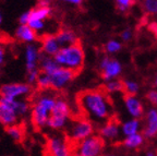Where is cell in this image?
<instances>
[{
  "mask_svg": "<svg viewBox=\"0 0 157 156\" xmlns=\"http://www.w3.org/2000/svg\"><path fill=\"white\" fill-rule=\"evenodd\" d=\"M105 149V140L98 135H92L76 144L73 156H101Z\"/></svg>",
  "mask_w": 157,
  "mask_h": 156,
  "instance_id": "6",
  "label": "cell"
},
{
  "mask_svg": "<svg viewBox=\"0 0 157 156\" xmlns=\"http://www.w3.org/2000/svg\"><path fill=\"white\" fill-rule=\"evenodd\" d=\"M99 70L101 76L105 82L116 80L122 72V64L120 61L109 56H104L99 61Z\"/></svg>",
  "mask_w": 157,
  "mask_h": 156,
  "instance_id": "9",
  "label": "cell"
},
{
  "mask_svg": "<svg viewBox=\"0 0 157 156\" xmlns=\"http://www.w3.org/2000/svg\"><path fill=\"white\" fill-rule=\"evenodd\" d=\"M143 129V124L141 122V119H131L122 122L121 124V133L124 135V138L130 137L133 134L141 133V130Z\"/></svg>",
  "mask_w": 157,
  "mask_h": 156,
  "instance_id": "20",
  "label": "cell"
},
{
  "mask_svg": "<svg viewBox=\"0 0 157 156\" xmlns=\"http://www.w3.org/2000/svg\"><path fill=\"white\" fill-rule=\"evenodd\" d=\"M70 115H71V108H70L69 103L63 98L58 97L50 118H49L47 127L54 131H60V130L66 129L70 123Z\"/></svg>",
  "mask_w": 157,
  "mask_h": 156,
  "instance_id": "4",
  "label": "cell"
},
{
  "mask_svg": "<svg viewBox=\"0 0 157 156\" xmlns=\"http://www.w3.org/2000/svg\"><path fill=\"white\" fill-rule=\"evenodd\" d=\"M78 104L84 117L93 123L101 126L113 118V108L111 100L101 90H87L80 93Z\"/></svg>",
  "mask_w": 157,
  "mask_h": 156,
  "instance_id": "1",
  "label": "cell"
},
{
  "mask_svg": "<svg viewBox=\"0 0 157 156\" xmlns=\"http://www.w3.org/2000/svg\"><path fill=\"white\" fill-rule=\"evenodd\" d=\"M142 7L148 14H157V0H145L143 1Z\"/></svg>",
  "mask_w": 157,
  "mask_h": 156,
  "instance_id": "30",
  "label": "cell"
},
{
  "mask_svg": "<svg viewBox=\"0 0 157 156\" xmlns=\"http://www.w3.org/2000/svg\"><path fill=\"white\" fill-rule=\"evenodd\" d=\"M0 66H1V64H0Z\"/></svg>",
  "mask_w": 157,
  "mask_h": 156,
  "instance_id": "43",
  "label": "cell"
},
{
  "mask_svg": "<svg viewBox=\"0 0 157 156\" xmlns=\"http://www.w3.org/2000/svg\"><path fill=\"white\" fill-rule=\"evenodd\" d=\"M19 116L14 111L9 99L0 96V124L9 128L14 124H19Z\"/></svg>",
  "mask_w": 157,
  "mask_h": 156,
  "instance_id": "12",
  "label": "cell"
},
{
  "mask_svg": "<svg viewBox=\"0 0 157 156\" xmlns=\"http://www.w3.org/2000/svg\"><path fill=\"white\" fill-rule=\"evenodd\" d=\"M2 23V14H1V11H0V25Z\"/></svg>",
  "mask_w": 157,
  "mask_h": 156,
  "instance_id": "39",
  "label": "cell"
},
{
  "mask_svg": "<svg viewBox=\"0 0 157 156\" xmlns=\"http://www.w3.org/2000/svg\"><path fill=\"white\" fill-rule=\"evenodd\" d=\"M101 156H115L113 154H106V155H101Z\"/></svg>",
  "mask_w": 157,
  "mask_h": 156,
  "instance_id": "42",
  "label": "cell"
},
{
  "mask_svg": "<svg viewBox=\"0 0 157 156\" xmlns=\"http://www.w3.org/2000/svg\"><path fill=\"white\" fill-rule=\"evenodd\" d=\"M6 58V51H5V47L3 45L0 43V64H3V61H5Z\"/></svg>",
  "mask_w": 157,
  "mask_h": 156,
  "instance_id": "35",
  "label": "cell"
},
{
  "mask_svg": "<svg viewBox=\"0 0 157 156\" xmlns=\"http://www.w3.org/2000/svg\"><path fill=\"white\" fill-rule=\"evenodd\" d=\"M37 88L42 91H49V88H52V81H50V76L48 74L42 73L39 74L38 80L36 83Z\"/></svg>",
  "mask_w": 157,
  "mask_h": 156,
  "instance_id": "28",
  "label": "cell"
},
{
  "mask_svg": "<svg viewBox=\"0 0 157 156\" xmlns=\"http://www.w3.org/2000/svg\"><path fill=\"white\" fill-rule=\"evenodd\" d=\"M123 91L127 93L125 95L135 96L140 91V85L139 83L133 80H124L123 81Z\"/></svg>",
  "mask_w": 157,
  "mask_h": 156,
  "instance_id": "26",
  "label": "cell"
},
{
  "mask_svg": "<svg viewBox=\"0 0 157 156\" xmlns=\"http://www.w3.org/2000/svg\"><path fill=\"white\" fill-rule=\"evenodd\" d=\"M66 2L69 3V5L76 6V7H78V6H81L82 3H83V1H82V0H68V1H66Z\"/></svg>",
  "mask_w": 157,
  "mask_h": 156,
  "instance_id": "37",
  "label": "cell"
},
{
  "mask_svg": "<svg viewBox=\"0 0 157 156\" xmlns=\"http://www.w3.org/2000/svg\"><path fill=\"white\" fill-rule=\"evenodd\" d=\"M132 36H133V32H132V29H124L120 34V38L122 39L123 41H131Z\"/></svg>",
  "mask_w": 157,
  "mask_h": 156,
  "instance_id": "33",
  "label": "cell"
},
{
  "mask_svg": "<svg viewBox=\"0 0 157 156\" xmlns=\"http://www.w3.org/2000/svg\"><path fill=\"white\" fill-rule=\"evenodd\" d=\"M32 93V86L26 82L5 83L0 86V96L8 99H22Z\"/></svg>",
  "mask_w": 157,
  "mask_h": 156,
  "instance_id": "7",
  "label": "cell"
},
{
  "mask_svg": "<svg viewBox=\"0 0 157 156\" xmlns=\"http://www.w3.org/2000/svg\"><path fill=\"white\" fill-rule=\"evenodd\" d=\"M146 99L154 108L157 107V90H151L146 93Z\"/></svg>",
  "mask_w": 157,
  "mask_h": 156,
  "instance_id": "32",
  "label": "cell"
},
{
  "mask_svg": "<svg viewBox=\"0 0 157 156\" xmlns=\"http://www.w3.org/2000/svg\"><path fill=\"white\" fill-rule=\"evenodd\" d=\"M43 54L40 48L36 44L26 45L24 49V64L27 71H33L39 69V62Z\"/></svg>",
  "mask_w": 157,
  "mask_h": 156,
  "instance_id": "13",
  "label": "cell"
},
{
  "mask_svg": "<svg viewBox=\"0 0 157 156\" xmlns=\"http://www.w3.org/2000/svg\"><path fill=\"white\" fill-rule=\"evenodd\" d=\"M14 37L21 43H24L26 45L35 44L37 41V33L34 29H31L29 25H20L15 29Z\"/></svg>",
  "mask_w": 157,
  "mask_h": 156,
  "instance_id": "18",
  "label": "cell"
},
{
  "mask_svg": "<svg viewBox=\"0 0 157 156\" xmlns=\"http://www.w3.org/2000/svg\"><path fill=\"white\" fill-rule=\"evenodd\" d=\"M122 49V44L121 41L117 39H109L105 44V51L108 55H115Z\"/></svg>",
  "mask_w": 157,
  "mask_h": 156,
  "instance_id": "27",
  "label": "cell"
},
{
  "mask_svg": "<svg viewBox=\"0 0 157 156\" xmlns=\"http://www.w3.org/2000/svg\"><path fill=\"white\" fill-rule=\"evenodd\" d=\"M146 156H157V153H155V152H147Z\"/></svg>",
  "mask_w": 157,
  "mask_h": 156,
  "instance_id": "38",
  "label": "cell"
},
{
  "mask_svg": "<svg viewBox=\"0 0 157 156\" xmlns=\"http://www.w3.org/2000/svg\"><path fill=\"white\" fill-rule=\"evenodd\" d=\"M94 130L95 127L93 122L86 118H83V119H75L70 122L67 128V133L71 141L80 143L87 138L94 135Z\"/></svg>",
  "mask_w": 157,
  "mask_h": 156,
  "instance_id": "5",
  "label": "cell"
},
{
  "mask_svg": "<svg viewBox=\"0 0 157 156\" xmlns=\"http://www.w3.org/2000/svg\"><path fill=\"white\" fill-rule=\"evenodd\" d=\"M99 137L104 139L105 141H116L119 139L121 134V124L116 119L111 118L110 120H108L106 123L101 124L98 130Z\"/></svg>",
  "mask_w": 157,
  "mask_h": 156,
  "instance_id": "14",
  "label": "cell"
},
{
  "mask_svg": "<svg viewBox=\"0 0 157 156\" xmlns=\"http://www.w3.org/2000/svg\"><path fill=\"white\" fill-rule=\"evenodd\" d=\"M52 13V7H38L35 6L29 10V26L33 29L36 33H40L45 29L46 20L50 18Z\"/></svg>",
  "mask_w": 157,
  "mask_h": 156,
  "instance_id": "8",
  "label": "cell"
},
{
  "mask_svg": "<svg viewBox=\"0 0 157 156\" xmlns=\"http://www.w3.org/2000/svg\"><path fill=\"white\" fill-rule=\"evenodd\" d=\"M142 133L145 139H152L157 135V108H150L144 115Z\"/></svg>",
  "mask_w": 157,
  "mask_h": 156,
  "instance_id": "15",
  "label": "cell"
},
{
  "mask_svg": "<svg viewBox=\"0 0 157 156\" xmlns=\"http://www.w3.org/2000/svg\"><path fill=\"white\" fill-rule=\"evenodd\" d=\"M47 152L49 156H72L66 139L61 135H52L47 140Z\"/></svg>",
  "mask_w": 157,
  "mask_h": 156,
  "instance_id": "10",
  "label": "cell"
},
{
  "mask_svg": "<svg viewBox=\"0 0 157 156\" xmlns=\"http://www.w3.org/2000/svg\"><path fill=\"white\" fill-rule=\"evenodd\" d=\"M6 131H7L8 135L14 142L22 141L24 138V130L19 124H14V126H11L9 128H6Z\"/></svg>",
  "mask_w": 157,
  "mask_h": 156,
  "instance_id": "24",
  "label": "cell"
},
{
  "mask_svg": "<svg viewBox=\"0 0 157 156\" xmlns=\"http://www.w3.org/2000/svg\"><path fill=\"white\" fill-rule=\"evenodd\" d=\"M39 74H40V70H39V69H37V70H33V71H27L26 76H25V82L31 86L36 85Z\"/></svg>",
  "mask_w": 157,
  "mask_h": 156,
  "instance_id": "31",
  "label": "cell"
},
{
  "mask_svg": "<svg viewBox=\"0 0 157 156\" xmlns=\"http://www.w3.org/2000/svg\"><path fill=\"white\" fill-rule=\"evenodd\" d=\"M55 59L60 67L70 69L76 73L83 67L85 55L81 44L76 43L71 46L61 47L58 54L55 56Z\"/></svg>",
  "mask_w": 157,
  "mask_h": 156,
  "instance_id": "3",
  "label": "cell"
},
{
  "mask_svg": "<svg viewBox=\"0 0 157 156\" xmlns=\"http://www.w3.org/2000/svg\"><path fill=\"white\" fill-rule=\"evenodd\" d=\"M104 88H105V93H109V94L121 92V91H123V81L118 80V79L108 81L105 83Z\"/></svg>",
  "mask_w": 157,
  "mask_h": 156,
  "instance_id": "25",
  "label": "cell"
},
{
  "mask_svg": "<svg viewBox=\"0 0 157 156\" xmlns=\"http://www.w3.org/2000/svg\"><path fill=\"white\" fill-rule=\"evenodd\" d=\"M57 41L61 47L71 46L78 43V36L75 33L70 29H59L56 34Z\"/></svg>",
  "mask_w": 157,
  "mask_h": 156,
  "instance_id": "19",
  "label": "cell"
},
{
  "mask_svg": "<svg viewBox=\"0 0 157 156\" xmlns=\"http://www.w3.org/2000/svg\"><path fill=\"white\" fill-rule=\"evenodd\" d=\"M134 3H135V1H132V0H117L115 2V5H116V9H117L119 12L125 13L132 8V6L134 5Z\"/></svg>",
  "mask_w": 157,
  "mask_h": 156,
  "instance_id": "29",
  "label": "cell"
},
{
  "mask_svg": "<svg viewBox=\"0 0 157 156\" xmlns=\"http://www.w3.org/2000/svg\"><path fill=\"white\" fill-rule=\"evenodd\" d=\"M40 51L44 56L55 57L61 49V46L59 45L57 41L56 35L52 34H45L40 37Z\"/></svg>",
  "mask_w": 157,
  "mask_h": 156,
  "instance_id": "17",
  "label": "cell"
},
{
  "mask_svg": "<svg viewBox=\"0 0 157 156\" xmlns=\"http://www.w3.org/2000/svg\"><path fill=\"white\" fill-rule=\"evenodd\" d=\"M9 102L14 109V111L17 112V115L19 116V118H25L27 116H31L32 106L26 99H24V98H22V99H9Z\"/></svg>",
  "mask_w": 157,
  "mask_h": 156,
  "instance_id": "21",
  "label": "cell"
},
{
  "mask_svg": "<svg viewBox=\"0 0 157 156\" xmlns=\"http://www.w3.org/2000/svg\"><path fill=\"white\" fill-rule=\"evenodd\" d=\"M75 72L70 69L59 67L54 73L50 74V81H52V88L55 91H61L68 85L69 83L75 76Z\"/></svg>",
  "mask_w": 157,
  "mask_h": 156,
  "instance_id": "11",
  "label": "cell"
},
{
  "mask_svg": "<svg viewBox=\"0 0 157 156\" xmlns=\"http://www.w3.org/2000/svg\"><path fill=\"white\" fill-rule=\"evenodd\" d=\"M124 106L127 112L133 119H141L145 115L144 106L142 100L136 96L125 95L124 96Z\"/></svg>",
  "mask_w": 157,
  "mask_h": 156,
  "instance_id": "16",
  "label": "cell"
},
{
  "mask_svg": "<svg viewBox=\"0 0 157 156\" xmlns=\"http://www.w3.org/2000/svg\"><path fill=\"white\" fill-rule=\"evenodd\" d=\"M155 86H156V88H157V76H156V78H155Z\"/></svg>",
  "mask_w": 157,
  "mask_h": 156,
  "instance_id": "41",
  "label": "cell"
},
{
  "mask_svg": "<svg viewBox=\"0 0 157 156\" xmlns=\"http://www.w3.org/2000/svg\"><path fill=\"white\" fill-rule=\"evenodd\" d=\"M144 141H145V137L143 135L142 132H141V133L133 134V135H130V137L124 138L122 141V144L123 146L127 147V149L135 150L142 146Z\"/></svg>",
  "mask_w": 157,
  "mask_h": 156,
  "instance_id": "23",
  "label": "cell"
},
{
  "mask_svg": "<svg viewBox=\"0 0 157 156\" xmlns=\"http://www.w3.org/2000/svg\"><path fill=\"white\" fill-rule=\"evenodd\" d=\"M50 1L49 0H40V1H38L37 2L36 6H38V7H50Z\"/></svg>",
  "mask_w": 157,
  "mask_h": 156,
  "instance_id": "36",
  "label": "cell"
},
{
  "mask_svg": "<svg viewBox=\"0 0 157 156\" xmlns=\"http://www.w3.org/2000/svg\"><path fill=\"white\" fill-rule=\"evenodd\" d=\"M59 64H57L55 57H49V56H44L43 55L40 58V62H39V70L42 73L45 74H52L57 69L59 68Z\"/></svg>",
  "mask_w": 157,
  "mask_h": 156,
  "instance_id": "22",
  "label": "cell"
},
{
  "mask_svg": "<svg viewBox=\"0 0 157 156\" xmlns=\"http://www.w3.org/2000/svg\"><path fill=\"white\" fill-rule=\"evenodd\" d=\"M154 26H155V32L157 34V23H154Z\"/></svg>",
  "mask_w": 157,
  "mask_h": 156,
  "instance_id": "40",
  "label": "cell"
},
{
  "mask_svg": "<svg viewBox=\"0 0 157 156\" xmlns=\"http://www.w3.org/2000/svg\"><path fill=\"white\" fill-rule=\"evenodd\" d=\"M29 21V10L25 11V12L21 13V15L19 17V23L20 25H27Z\"/></svg>",
  "mask_w": 157,
  "mask_h": 156,
  "instance_id": "34",
  "label": "cell"
},
{
  "mask_svg": "<svg viewBox=\"0 0 157 156\" xmlns=\"http://www.w3.org/2000/svg\"><path fill=\"white\" fill-rule=\"evenodd\" d=\"M57 98L58 97L49 91H43L35 97L29 116L33 127L37 130H42L47 127Z\"/></svg>",
  "mask_w": 157,
  "mask_h": 156,
  "instance_id": "2",
  "label": "cell"
}]
</instances>
